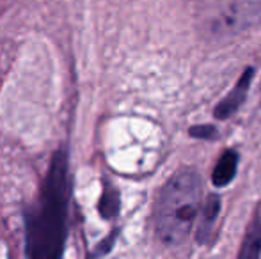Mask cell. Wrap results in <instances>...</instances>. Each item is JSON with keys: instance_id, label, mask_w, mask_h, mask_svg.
<instances>
[{"instance_id": "1", "label": "cell", "mask_w": 261, "mask_h": 259, "mask_svg": "<svg viewBox=\"0 0 261 259\" xmlns=\"http://www.w3.org/2000/svg\"><path fill=\"white\" fill-rule=\"evenodd\" d=\"M71 180L68 153L57 151L43 183L39 199L25 215L27 259H61L68 236Z\"/></svg>"}, {"instance_id": "2", "label": "cell", "mask_w": 261, "mask_h": 259, "mask_svg": "<svg viewBox=\"0 0 261 259\" xmlns=\"http://www.w3.org/2000/svg\"><path fill=\"white\" fill-rule=\"evenodd\" d=\"M199 174L181 169L165 183L155 206V225L160 240L169 245L185 242L201 208Z\"/></svg>"}, {"instance_id": "3", "label": "cell", "mask_w": 261, "mask_h": 259, "mask_svg": "<svg viewBox=\"0 0 261 259\" xmlns=\"http://www.w3.org/2000/svg\"><path fill=\"white\" fill-rule=\"evenodd\" d=\"M201 25L213 38L240 34L261 20V0H203Z\"/></svg>"}, {"instance_id": "4", "label": "cell", "mask_w": 261, "mask_h": 259, "mask_svg": "<svg viewBox=\"0 0 261 259\" xmlns=\"http://www.w3.org/2000/svg\"><path fill=\"white\" fill-rule=\"evenodd\" d=\"M251 80H252V69L249 68V69H245L244 75L240 76V80H238V83L234 85V89L229 93V96L219 103V107H217V110H215L217 118H219V119L229 118V116L233 114L238 107H240L242 101L245 100V94H247V89H249V83H251Z\"/></svg>"}, {"instance_id": "5", "label": "cell", "mask_w": 261, "mask_h": 259, "mask_svg": "<svg viewBox=\"0 0 261 259\" xmlns=\"http://www.w3.org/2000/svg\"><path fill=\"white\" fill-rule=\"evenodd\" d=\"M261 256V215H256L245 233L238 259H259Z\"/></svg>"}, {"instance_id": "6", "label": "cell", "mask_w": 261, "mask_h": 259, "mask_svg": "<svg viewBox=\"0 0 261 259\" xmlns=\"http://www.w3.org/2000/svg\"><path fill=\"white\" fill-rule=\"evenodd\" d=\"M237 165H238V156L234 151H226L217 162L215 169H213V185L215 187H226V185L231 183V180L237 174Z\"/></svg>"}, {"instance_id": "7", "label": "cell", "mask_w": 261, "mask_h": 259, "mask_svg": "<svg viewBox=\"0 0 261 259\" xmlns=\"http://www.w3.org/2000/svg\"><path fill=\"white\" fill-rule=\"evenodd\" d=\"M220 210V200L217 195H212L208 199L206 206H204V213H203V220L199 225V240H204L210 235V229H212L213 222H215L217 215Z\"/></svg>"}, {"instance_id": "8", "label": "cell", "mask_w": 261, "mask_h": 259, "mask_svg": "<svg viewBox=\"0 0 261 259\" xmlns=\"http://www.w3.org/2000/svg\"><path fill=\"white\" fill-rule=\"evenodd\" d=\"M98 210H100L103 218H112L114 215H117V211H119V197H117L116 188L107 187V190L100 199V208Z\"/></svg>"}]
</instances>
